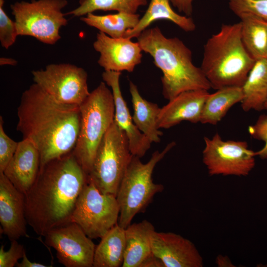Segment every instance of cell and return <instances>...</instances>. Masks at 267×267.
Here are the masks:
<instances>
[{
  "instance_id": "6da1fadb",
  "label": "cell",
  "mask_w": 267,
  "mask_h": 267,
  "mask_svg": "<svg viewBox=\"0 0 267 267\" xmlns=\"http://www.w3.org/2000/svg\"><path fill=\"white\" fill-rule=\"evenodd\" d=\"M17 116L16 130L38 149L40 168L74 149L80 128L79 105L58 102L34 83L22 93Z\"/></svg>"
},
{
  "instance_id": "7a4b0ae2",
  "label": "cell",
  "mask_w": 267,
  "mask_h": 267,
  "mask_svg": "<svg viewBox=\"0 0 267 267\" xmlns=\"http://www.w3.org/2000/svg\"><path fill=\"white\" fill-rule=\"evenodd\" d=\"M88 180L72 151L40 168L25 195V218L38 235L71 222L77 200Z\"/></svg>"
},
{
  "instance_id": "3957f363",
  "label": "cell",
  "mask_w": 267,
  "mask_h": 267,
  "mask_svg": "<svg viewBox=\"0 0 267 267\" xmlns=\"http://www.w3.org/2000/svg\"><path fill=\"white\" fill-rule=\"evenodd\" d=\"M136 38L142 50L152 56L163 73L165 99L170 100L186 91L212 88L201 68L193 63L191 51L178 38H167L155 27L146 29Z\"/></svg>"
},
{
  "instance_id": "277c9868",
  "label": "cell",
  "mask_w": 267,
  "mask_h": 267,
  "mask_svg": "<svg viewBox=\"0 0 267 267\" xmlns=\"http://www.w3.org/2000/svg\"><path fill=\"white\" fill-rule=\"evenodd\" d=\"M256 60L246 48L241 37L240 21L223 24L204 45L200 68L215 89L242 87Z\"/></svg>"
},
{
  "instance_id": "5b68a950",
  "label": "cell",
  "mask_w": 267,
  "mask_h": 267,
  "mask_svg": "<svg viewBox=\"0 0 267 267\" xmlns=\"http://www.w3.org/2000/svg\"><path fill=\"white\" fill-rule=\"evenodd\" d=\"M106 85L100 82L80 105V132L72 152L87 175L97 148L114 121L113 96Z\"/></svg>"
},
{
  "instance_id": "8992f818",
  "label": "cell",
  "mask_w": 267,
  "mask_h": 267,
  "mask_svg": "<svg viewBox=\"0 0 267 267\" xmlns=\"http://www.w3.org/2000/svg\"><path fill=\"white\" fill-rule=\"evenodd\" d=\"M176 145L169 143L161 151L154 152L150 160L143 163L140 158L132 155L120 184L116 199L120 206L118 224L126 228L137 214L144 213L154 196L162 192L164 186L152 178L154 168Z\"/></svg>"
},
{
  "instance_id": "52a82bcc",
  "label": "cell",
  "mask_w": 267,
  "mask_h": 267,
  "mask_svg": "<svg viewBox=\"0 0 267 267\" xmlns=\"http://www.w3.org/2000/svg\"><path fill=\"white\" fill-rule=\"evenodd\" d=\"M132 155L126 133L114 120L97 148L88 178L101 193L116 196Z\"/></svg>"
},
{
  "instance_id": "ba28073f",
  "label": "cell",
  "mask_w": 267,
  "mask_h": 267,
  "mask_svg": "<svg viewBox=\"0 0 267 267\" xmlns=\"http://www.w3.org/2000/svg\"><path fill=\"white\" fill-rule=\"evenodd\" d=\"M67 0H32L10 5L18 36H29L47 44L61 38L59 30L68 24L62 9Z\"/></svg>"
},
{
  "instance_id": "9c48e42d",
  "label": "cell",
  "mask_w": 267,
  "mask_h": 267,
  "mask_svg": "<svg viewBox=\"0 0 267 267\" xmlns=\"http://www.w3.org/2000/svg\"><path fill=\"white\" fill-rule=\"evenodd\" d=\"M120 206L116 197L101 193L88 178L76 203L71 222L91 239L101 238L118 223Z\"/></svg>"
},
{
  "instance_id": "30bf717a",
  "label": "cell",
  "mask_w": 267,
  "mask_h": 267,
  "mask_svg": "<svg viewBox=\"0 0 267 267\" xmlns=\"http://www.w3.org/2000/svg\"><path fill=\"white\" fill-rule=\"evenodd\" d=\"M32 74L35 83L62 103L80 106L90 93L87 72L75 65L50 64Z\"/></svg>"
},
{
  "instance_id": "8fae6325",
  "label": "cell",
  "mask_w": 267,
  "mask_h": 267,
  "mask_svg": "<svg viewBox=\"0 0 267 267\" xmlns=\"http://www.w3.org/2000/svg\"><path fill=\"white\" fill-rule=\"evenodd\" d=\"M203 162L210 176H246L255 165V152L245 141L223 140L217 133L204 137Z\"/></svg>"
},
{
  "instance_id": "7c38bea8",
  "label": "cell",
  "mask_w": 267,
  "mask_h": 267,
  "mask_svg": "<svg viewBox=\"0 0 267 267\" xmlns=\"http://www.w3.org/2000/svg\"><path fill=\"white\" fill-rule=\"evenodd\" d=\"M45 243L56 252L66 267H93L95 244L76 223L70 222L48 231Z\"/></svg>"
},
{
  "instance_id": "4fadbf2b",
  "label": "cell",
  "mask_w": 267,
  "mask_h": 267,
  "mask_svg": "<svg viewBox=\"0 0 267 267\" xmlns=\"http://www.w3.org/2000/svg\"><path fill=\"white\" fill-rule=\"evenodd\" d=\"M93 47L100 54L97 63L105 71L132 72L141 62L142 49L131 39L113 38L99 31Z\"/></svg>"
},
{
  "instance_id": "5bb4252c",
  "label": "cell",
  "mask_w": 267,
  "mask_h": 267,
  "mask_svg": "<svg viewBox=\"0 0 267 267\" xmlns=\"http://www.w3.org/2000/svg\"><path fill=\"white\" fill-rule=\"evenodd\" d=\"M153 253L165 267H202V257L189 239L174 232H157L151 236Z\"/></svg>"
},
{
  "instance_id": "9a60e30c",
  "label": "cell",
  "mask_w": 267,
  "mask_h": 267,
  "mask_svg": "<svg viewBox=\"0 0 267 267\" xmlns=\"http://www.w3.org/2000/svg\"><path fill=\"white\" fill-rule=\"evenodd\" d=\"M0 222L2 233L11 241L28 236L25 195L0 173Z\"/></svg>"
},
{
  "instance_id": "2e32d148",
  "label": "cell",
  "mask_w": 267,
  "mask_h": 267,
  "mask_svg": "<svg viewBox=\"0 0 267 267\" xmlns=\"http://www.w3.org/2000/svg\"><path fill=\"white\" fill-rule=\"evenodd\" d=\"M120 72L104 71L102 74L104 82L112 90L115 105L114 120L126 133L132 154L139 158L144 156L152 142L136 127L124 100L120 86Z\"/></svg>"
},
{
  "instance_id": "e0dca14e",
  "label": "cell",
  "mask_w": 267,
  "mask_h": 267,
  "mask_svg": "<svg viewBox=\"0 0 267 267\" xmlns=\"http://www.w3.org/2000/svg\"><path fill=\"white\" fill-rule=\"evenodd\" d=\"M209 93L206 89L182 92L161 108L157 125L160 129H169L183 121L192 123L200 122L204 105Z\"/></svg>"
},
{
  "instance_id": "ac0fdd59",
  "label": "cell",
  "mask_w": 267,
  "mask_h": 267,
  "mask_svg": "<svg viewBox=\"0 0 267 267\" xmlns=\"http://www.w3.org/2000/svg\"><path fill=\"white\" fill-rule=\"evenodd\" d=\"M41 165L40 153L29 140L22 139L3 172L11 182L25 195L35 182Z\"/></svg>"
},
{
  "instance_id": "d6986e66",
  "label": "cell",
  "mask_w": 267,
  "mask_h": 267,
  "mask_svg": "<svg viewBox=\"0 0 267 267\" xmlns=\"http://www.w3.org/2000/svg\"><path fill=\"white\" fill-rule=\"evenodd\" d=\"M155 231L154 225L146 220L125 228L126 248L122 267H140L153 254L151 239Z\"/></svg>"
},
{
  "instance_id": "ffe728a7",
  "label": "cell",
  "mask_w": 267,
  "mask_h": 267,
  "mask_svg": "<svg viewBox=\"0 0 267 267\" xmlns=\"http://www.w3.org/2000/svg\"><path fill=\"white\" fill-rule=\"evenodd\" d=\"M170 0H150L148 6L133 29L128 30L124 38H137L140 34L154 22L160 19L171 21L182 30L189 32L196 28L193 20L185 15L178 14L172 8Z\"/></svg>"
},
{
  "instance_id": "44dd1931",
  "label": "cell",
  "mask_w": 267,
  "mask_h": 267,
  "mask_svg": "<svg viewBox=\"0 0 267 267\" xmlns=\"http://www.w3.org/2000/svg\"><path fill=\"white\" fill-rule=\"evenodd\" d=\"M129 90L134 109L132 116L138 130L152 142L158 143L163 132L157 128V121L160 111L158 104L144 99L133 82H129Z\"/></svg>"
},
{
  "instance_id": "7402d4cb",
  "label": "cell",
  "mask_w": 267,
  "mask_h": 267,
  "mask_svg": "<svg viewBox=\"0 0 267 267\" xmlns=\"http://www.w3.org/2000/svg\"><path fill=\"white\" fill-rule=\"evenodd\" d=\"M125 248V228L117 223L96 246L93 267H122Z\"/></svg>"
},
{
  "instance_id": "603a6c76",
  "label": "cell",
  "mask_w": 267,
  "mask_h": 267,
  "mask_svg": "<svg viewBox=\"0 0 267 267\" xmlns=\"http://www.w3.org/2000/svg\"><path fill=\"white\" fill-rule=\"evenodd\" d=\"M242 88L244 97L241 103L244 111L264 109L267 99V59L256 61Z\"/></svg>"
},
{
  "instance_id": "cb8c5ba5",
  "label": "cell",
  "mask_w": 267,
  "mask_h": 267,
  "mask_svg": "<svg viewBox=\"0 0 267 267\" xmlns=\"http://www.w3.org/2000/svg\"><path fill=\"white\" fill-rule=\"evenodd\" d=\"M244 95L242 87L229 86L210 93L204 105L200 123L217 125L235 104L241 102Z\"/></svg>"
},
{
  "instance_id": "d4e9b609",
  "label": "cell",
  "mask_w": 267,
  "mask_h": 267,
  "mask_svg": "<svg viewBox=\"0 0 267 267\" xmlns=\"http://www.w3.org/2000/svg\"><path fill=\"white\" fill-rule=\"evenodd\" d=\"M241 24L243 43L256 60L266 58L267 52V21L254 14L238 16Z\"/></svg>"
},
{
  "instance_id": "484cf974",
  "label": "cell",
  "mask_w": 267,
  "mask_h": 267,
  "mask_svg": "<svg viewBox=\"0 0 267 267\" xmlns=\"http://www.w3.org/2000/svg\"><path fill=\"white\" fill-rule=\"evenodd\" d=\"M140 18V15L137 13L117 12L104 15L89 13L85 17H81L80 20L111 38H120L124 37L128 30L134 28Z\"/></svg>"
},
{
  "instance_id": "4316f807",
  "label": "cell",
  "mask_w": 267,
  "mask_h": 267,
  "mask_svg": "<svg viewBox=\"0 0 267 267\" xmlns=\"http://www.w3.org/2000/svg\"><path fill=\"white\" fill-rule=\"evenodd\" d=\"M149 0H79V6L66 14L82 17L95 11H116L137 13L138 9L147 5Z\"/></svg>"
},
{
  "instance_id": "83f0119b",
  "label": "cell",
  "mask_w": 267,
  "mask_h": 267,
  "mask_svg": "<svg viewBox=\"0 0 267 267\" xmlns=\"http://www.w3.org/2000/svg\"><path fill=\"white\" fill-rule=\"evenodd\" d=\"M228 5L237 16L251 14L267 21V0H229Z\"/></svg>"
},
{
  "instance_id": "f1b7e54d",
  "label": "cell",
  "mask_w": 267,
  "mask_h": 267,
  "mask_svg": "<svg viewBox=\"0 0 267 267\" xmlns=\"http://www.w3.org/2000/svg\"><path fill=\"white\" fill-rule=\"evenodd\" d=\"M4 0H0V42L2 47L8 49L15 42L18 36L15 21L4 11Z\"/></svg>"
},
{
  "instance_id": "f546056e",
  "label": "cell",
  "mask_w": 267,
  "mask_h": 267,
  "mask_svg": "<svg viewBox=\"0 0 267 267\" xmlns=\"http://www.w3.org/2000/svg\"><path fill=\"white\" fill-rule=\"evenodd\" d=\"M3 119L0 117V173H3L12 158L18 142L12 139L5 133Z\"/></svg>"
},
{
  "instance_id": "4dcf8cb0",
  "label": "cell",
  "mask_w": 267,
  "mask_h": 267,
  "mask_svg": "<svg viewBox=\"0 0 267 267\" xmlns=\"http://www.w3.org/2000/svg\"><path fill=\"white\" fill-rule=\"evenodd\" d=\"M248 132L253 138L265 142L264 147L255 154L262 159H267V115L260 116L255 124L248 127Z\"/></svg>"
},
{
  "instance_id": "1f68e13d",
  "label": "cell",
  "mask_w": 267,
  "mask_h": 267,
  "mask_svg": "<svg viewBox=\"0 0 267 267\" xmlns=\"http://www.w3.org/2000/svg\"><path fill=\"white\" fill-rule=\"evenodd\" d=\"M10 246L5 251L4 246L0 248V267H13L16 266L18 261L22 259L25 250L23 245L19 243L17 240L10 241Z\"/></svg>"
},
{
  "instance_id": "d6a6232c",
  "label": "cell",
  "mask_w": 267,
  "mask_h": 267,
  "mask_svg": "<svg viewBox=\"0 0 267 267\" xmlns=\"http://www.w3.org/2000/svg\"><path fill=\"white\" fill-rule=\"evenodd\" d=\"M193 0H170L171 3L179 12L190 17L193 11Z\"/></svg>"
},
{
  "instance_id": "836d02e7",
  "label": "cell",
  "mask_w": 267,
  "mask_h": 267,
  "mask_svg": "<svg viewBox=\"0 0 267 267\" xmlns=\"http://www.w3.org/2000/svg\"><path fill=\"white\" fill-rule=\"evenodd\" d=\"M140 267H165L162 261L153 253L141 264Z\"/></svg>"
},
{
  "instance_id": "e575fe53",
  "label": "cell",
  "mask_w": 267,
  "mask_h": 267,
  "mask_svg": "<svg viewBox=\"0 0 267 267\" xmlns=\"http://www.w3.org/2000/svg\"><path fill=\"white\" fill-rule=\"evenodd\" d=\"M17 267H48L45 265L32 262L30 261L26 254V252L24 254L21 262H18L16 265Z\"/></svg>"
},
{
  "instance_id": "d590c367",
  "label": "cell",
  "mask_w": 267,
  "mask_h": 267,
  "mask_svg": "<svg viewBox=\"0 0 267 267\" xmlns=\"http://www.w3.org/2000/svg\"><path fill=\"white\" fill-rule=\"evenodd\" d=\"M216 264L220 267H234L229 258L227 256L219 255L216 258Z\"/></svg>"
},
{
  "instance_id": "8d00e7d4",
  "label": "cell",
  "mask_w": 267,
  "mask_h": 267,
  "mask_svg": "<svg viewBox=\"0 0 267 267\" xmlns=\"http://www.w3.org/2000/svg\"><path fill=\"white\" fill-rule=\"evenodd\" d=\"M17 64V61L12 58L0 57V65H11L15 66Z\"/></svg>"
},
{
  "instance_id": "74e56055",
  "label": "cell",
  "mask_w": 267,
  "mask_h": 267,
  "mask_svg": "<svg viewBox=\"0 0 267 267\" xmlns=\"http://www.w3.org/2000/svg\"><path fill=\"white\" fill-rule=\"evenodd\" d=\"M264 109L267 110V99L265 102V105H264Z\"/></svg>"
},
{
  "instance_id": "f35d334b",
  "label": "cell",
  "mask_w": 267,
  "mask_h": 267,
  "mask_svg": "<svg viewBox=\"0 0 267 267\" xmlns=\"http://www.w3.org/2000/svg\"><path fill=\"white\" fill-rule=\"evenodd\" d=\"M266 59H267V55H266Z\"/></svg>"
}]
</instances>
